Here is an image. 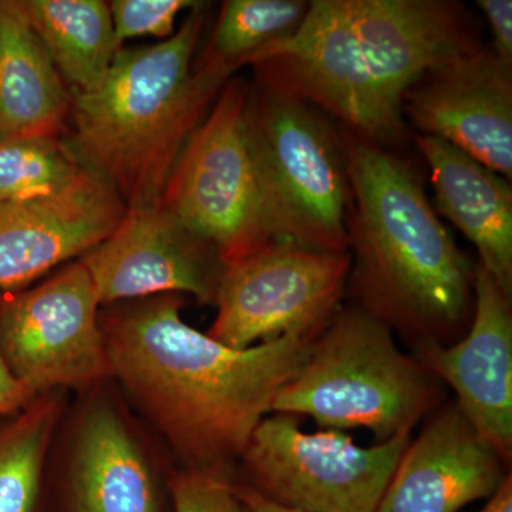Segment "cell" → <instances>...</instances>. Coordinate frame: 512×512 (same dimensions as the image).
<instances>
[{
	"instance_id": "6da1fadb",
	"label": "cell",
	"mask_w": 512,
	"mask_h": 512,
	"mask_svg": "<svg viewBox=\"0 0 512 512\" xmlns=\"http://www.w3.org/2000/svg\"><path fill=\"white\" fill-rule=\"evenodd\" d=\"M178 293L100 309L111 379L188 470L231 473L316 336L232 349L181 318Z\"/></svg>"
},
{
	"instance_id": "7a4b0ae2",
	"label": "cell",
	"mask_w": 512,
	"mask_h": 512,
	"mask_svg": "<svg viewBox=\"0 0 512 512\" xmlns=\"http://www.w3.org/2000/svg\"><path fill=\"white\" fill-rule=\"evenodd\" d=\"M483 45L456 0H313L293 35L256 50L242 67L390 150L406 134L410 87Z\"/></svg>"
},
{
	"instance_id": "3957f363",
	"label": "cell",
	"mask_w": 512,
	"mask_h": 512,
	"mask_svg": "<svg viewBox=\"0 0 512 512\" xmlns=\"http://www.w3.org/2000/svg\"><path fill=\"white\" fill-rule=\"evenodd\" d=\"M342 133L352 305L412 350L457 342L473 320L477 262L441 222L412 161Z\"/></svg>"
},
{
	"instance_id": "277c9868",
	"label": "cell",
	"mask_w": 512,
	"mask_h": 512,
	"mask_svg": "<svg viewBox=\"0 0 512 512\" xmlns=\"http://www.w3.org/2000/svg\"><path fill=\"white\" fill-rule=\"evenodd\" d=\"M205 23L200 2L170 39L120 49L100 86L70 92L73 131L64 143L127 208L161 205L185 141L234 77L232 67L202 56L192 66Z\"/></svg>"
},
{
	"instance_id": "5b68a950",
	"label": "cell",
	"mask_w": 512,
	"mask_h": 512,
	"mask_svg": "<svg viewBox=\"0 0 512 512\" xmlns=\"http://www.w3.org/2000/svg\"><path fill=\"white\" fill-rule=\"evenodd\" d=\"M443 399V383L399 348L392 330L349 305L313 339L271 413L311 417L323 430L365 429L379 444L412 434Z\"/></svg>"
},
{
	"instance_id": "8992f818",
	"label": "cell",
	"mask_w": 512,
	"mask_h": 512,
	"mask_svg": "<svg viewBox=\"0 0 512 512\" xmlns=\"http://www.w3.org/2000/svg\"><path fill=\"white\" fill-rule=\"evenodd\" d=\"M247 128L271 242L349 252L343 133L316 107L258 80L249 87Z\"/></svg>"
},
{
	"instance_id": "52a82bcc",
	"label": "cell",
	"mask_w": 512,
	"mask_h": 512,
	"mask_svg": "<svg viewBox=\"0 0 512 512\" xmlns=\"http://www.w3.org/2000/svg\"><path fill=\"white\" fill-rule=\"evenodd\" d=\"M251 83L231 77L171 168L161 205L188 231L210 242L222 262L271 244L247 128Z\"/></svg>"
},
{
	"instance_id": "ba28073f",
	"label": "cell",
	"mask_w": 512,
	"mask_h": 512,
	"mask_svg": "<svg viewBox=\"0 0 512 512\" xmlns=\"http://www.w3.org/2000/svg\"><path fill=\"white\" fill-rule=\"evenodd\" d=\"M410 440L402 434L360 447L345 431L305 433L298 417L271 413L238 463L248 487L272 503L303 512H376Z\"/></svg>"
},
{
	"instance_id": "9c48e42d",
	"label": "cell",
	"mask_w": 512,
	"mask_h": 512,
	"mask_svg": "<svg viewBox=\"0 0 512 512\" xmlns=\"http://www.w3.org/2000/svg\"><path fill=\"white\" fill-rule=\"evenodd\" d=\"M100 303L79 259L33 288L0 291V359L33 397L111 380Z\"/></svg>"
},
{
	"instance_id": "30bf717a",
	"label": "cell",
	"mask_w": 512,
	"mask_h": 512,
	"mask_svg": "<svg viewBox=\"0 0 512 512\" xmlns=\"http://www.w3.org/2000/svg\"><path fill=\"white\" fill-rule=\"evenodd\" d=\"M350 254L271 242L222 269L207 335L232 349L318 336L348 293Z\"/></svg>"
},
{
	"instance_id": "8fae6325",
	"label": "cell",
	"mask_w": 512,
	"mask_h": 512,
	"mask_svg": "<svg viewBox=\"0 0 512 512\" xmlns=\"http://www.w3.org/2000/svg\"><path fill=\"white\" fill-rule=\"evenodd\" d=\"M101 308L178 293L214 305L224 262L163 205L127 208L116 229L80 256Z\"/></svg>"
},
{
	"instance_id": "7c38bea8",
	"label": "cell",
	"mask_w": 512,
	"mask_h": 512,
	"mask_svg": "<svg viewBox=\"0 0 512 512\" xmlns=\"http://www.w3.org/2000/svg\"><path fill=\"white\" fill-rule=\"evenodd\" d=\"M403 114L417 134L440 138L512 177V67L483 45L434 67L410 87Z\"/></svg>"
},
{
	"instance_id": "4fadbf2b",
	"label": "cell",
	"mask_w": 512,
	"mask_h": 512,
	"mask_svg": "<svg viewBox=\"0 0 512 512\" xmlns=\"http://www.w3.org/2000/svg\"><path fill=\"white\" fill-rule=\"evenodd\" d=\"M476 305L466 335L451 345L412 350L456 393L458 409L485 443L512 460V298L477 262Z\"/></svg>"
},
{
	"instance_id": "5bb4252c",
	"label": "cell",
	"mask_w": 512,
	"mask_h": 512,
	"mask_svg": "<svg viewBox=\"0 0 512 512\" xmlns=\"http://www.w3.org/2000/svg\"><path fill=\"white\" fill-rule=\"evenodd\" d=\"M127 207L96 174L50 197L0 202V291H16L79 259L120 224Z\"/></svg>"
},
{
	"instance_id": "9a60e30c",
	"label": "cell",
	"mask_w": 512,
	"mask_h": 512,
	"mask_svg": "<svg viewBox=\"0 0 512 512\" xmlns=\"http://www.w3.org/2000/svg\"><path fill=\"white\" fill-rule=\"evenodd\" d=\"M403 451L376 512H458L490 500L507 463L481 439L456 402L441 404Z\"/></svg>"
},
{
	"instance_id": "2e32d148",
	"label": "cell",
	"mask_w": 512,
	"mask_h": 512,
	"mask_svg": "<svg viewBox=\"0 0 512 512\" xmlns=\"http://www.w3.org/2000/svg\"><path fill=\"white\" fill-rule=\"evenodd\" d=\"M99 387L90 390L74 421L64 511L160 512L146 451L113 399L97 392Z\"/></svg>"
},
{
	"instance_id": "e0dca14e",
	"label": "cell",
	"mask_w": 512,
	"mask_h": 512,
	"mask_svg": "<svg viewBox=\"0 0 512 512\" xmlns=\"http://www.w3.org/2000/svg\"><path fill=\"white\" fill-rule=\"evenodd\" d=\"M414 141L431 171L434 211L466 235L478 264L512 298L511 180L440 138Z\"/></svg>"
},
{
	"instance_id": "ac0fdd59",
	"label": "cell",
	"mask_w": 512,
	"mask_h": 512,
	"mask_svg": "<svg viewBox=\"0 0 512 512\" xmlns=\"http://www.w3.org/2000/svg\"><path fill=\"white\" fill-rule=\"evenodd\" d=\"M70 110L72 93L22 2L0 0V138H60Z\"/></svg>"
},
{
	"instance_id": "d6986e66",
	"label": "cell",
	"mask_w": 512,
	"mask_h": 512,
	"mask_svg": "<svg viewBox=\"0 0 512 512\" xmlns=\"http://www.w3.org/2000/svg\"><path fill=\"white\" fill-rule=\"evenodd\" d=\"M26 18L70 92H92L121 49L109 3L101 0H25Z\"/></svg>"
},
{
	"instance_id": "ffe728a7",
	"label": "cell",
	"mask_w": 512,
	"mask_h": 512,
	"mask_svg": "<svg viewBox=\"0 0 512 512\" xmlns=\"http://www.w3.org/2000/svg\"><path fill=\"white\" fill-rule=\"evenodd\" d=\"M66 392L36 396L18 413L0 416V512H37L47 458Z\"/></svg>"
},
{
	"instance_id": "44dd1931",
	"label": "cell",
	"mask_w": 512,
	"mask_h": 512,
	"mask_svg": "<svg viewBox=\"0 0 512 512\" xmlns=\"http://www.w3.org/2000/svg\"><path fill=\"white\" fill-rule=\"evenodd\" d=\"M90 175L62 138H0V202L62 194Z\"/></svg>"
},
{
	"instance_id": "7402d4cb",
	"label": "cell",
	"mask_w": 512,
	"mask_h": 512,
	"mask_svg": "<svg viewBox=\"0 0 512 512\" xmlns=\"http://www.w3.org/2000/svg\"><path fill=\"white\" fill-rule=\"evenodd\" d=\"M308 9L303 0H228L201 56L237 72L256 50L293 35Z\"/></svg>"
},
{
	"instance_id": "603a6c76",
	"label": "cell",
	"mask_w": 512,
	"mask_h": 512,
	"mask_svg": "<svg viewBox=\"0 0 512 512\" xmlns=\"http://www.w3.org/2000/svg\"><path fill=\"white\" fill-rule=\"evenodd\" d=\"M168 491L174 512H254L225 471L181 468L168 480Z\"/></svg>"
},
{
	"instance_id": "cb8c5ba5",
	"label": "cell",
	"mask_w": 512,
	"mask_h": 512,
	"mask_svg": "<svg viewBox=\"0 0 512 512\" xmlns=\"http://www.w3.org/2000/svg\"><path fill=\"white\" fill-rule=\"evenodd\" d=\"M198 3L191 0H113L109 6L117 45L121 47L124 40L140 36L170 39L178 15Z\"/></svg>"
},
{
	"instance_id": "d4e9b609",
	"label": "cell",
	"mask_w": 512,
	"mask_h": 512,
	"mask_svg": "<svg viewBox=\"0 0 512 512\" xmlns=\"http://www.w3.org/2000/svg\"><path fill=\"white\" fill-rule=\"evenodd\" d=\"M491 32L488 46L505 66L512 67V2L511 0H478Z\"/></svg>"
},
{
	"instance_id": "484cf974",
	"label": "cell",
	"mask_w": 512,
	"mask_h": 512,
	"mask_svg": "<svg viewBox=\"0 0 512 512\" xmlns=\"http://www.w3.org/2000/svg\"><path fill=\"white\" fill-rule=\"evenodd\" d=\"M33 399L35 397L22 384L13 379L0 359V416L18 413Z\"/></svg>"
},
{
	"instance_id": "4316f807",
	"label": "cell",
	"mask_w": 512,
	"mask_h": 512,
	"mask_svg": "<svg viewBox=\"0 0 512 512\" xmlns=\"http://www.w3.org/2000/svg\"><path fill=\"white\" fill-rule=\"evenodd\" d=\"M235 488H237L239 497H241L254 512H303L284 507V505L272 503V501L266 500L261 494L252 490L251 487H248L247 484L235 483Z\"/></svg>"
},
{
	"instance_id": "83f0119b",
	"label": "cell",
	"mask_w": 512,
	"mask_h": 512,
	"mask_svg": "<svg viewBox=\"0 0 512 512\" xmlns=\"http://www.w3.org/2000/svg\"><path fill=\"white\" fill-rule=\"evenodd\" d=\"M478 512H512V476L505 478L497 493L487 500L483 510Z\"/></svg>"
}]
</instances>
